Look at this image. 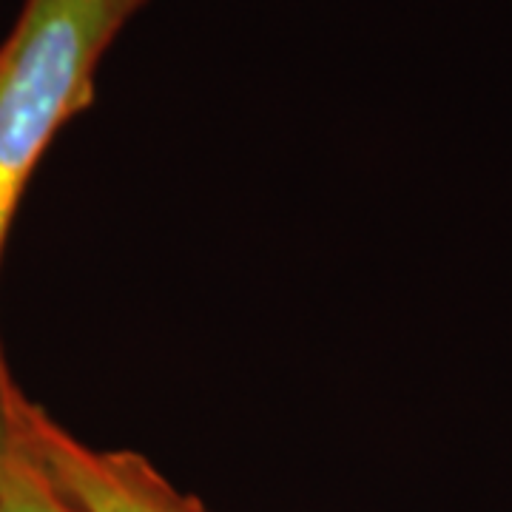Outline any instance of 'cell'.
Returning a JSON list of instances; mask_svg holds the SVG:
<instances>
[{"instance_id": "1", "label": "cell", "mask_w": 512, "mask_h": 512, "mask_svg": "<svg viewBox=\"0 0 512 512\" xmlns=\"http://www.w3.org/2000/svg\"><path fill=\"white\" fill-rule=\"evenodd\" d=\"M148 0H23L0 43V256L43 151L94 97V74Z\"/></svg>"}, {"instance_id": "2", "label": "cell", "mask_w": 512, "mask_h": 512, "mask_svg": "<svg viewBox=\"0 0 512 512\" xmlns=\"http://www.w3.org/2000/svg\"><path fill=\"white\" fill-rule=\"evenodd\" d=\"M18 424L46 473L83 512H211L134 450H97L18 393Z\"/></svg>"}, {"instance_id": "3", "label": "cell", "mask_w": 512, "mask_h": 512, "mask_svg": "<svg viewBox=\"0 0 512 512\" xmlns=\"http://www.w3.org/2000/svg\"><path fill=\"white\" fill-rule=\"evenodd\" d=\"M18 410V402H15ZM0 512H83L40 464L18 424V447L0 493Z\"/></svg>"}, {"instance_id": "4", "label": "cell", "mask_w": 512, "mask_h": 512, "mask_svg": "<svg viewBox=\"0 0 512 512\" xmlns=\"http://www.w3.org/2000/svg\"><path fill=\"white\" fill-rule=\"evenodd\" d=\"M18 384L12 379L6 359L0 353V493H3V481L9 473V464L15 456V447H18Z\"/></svg>"}]
</instances>
